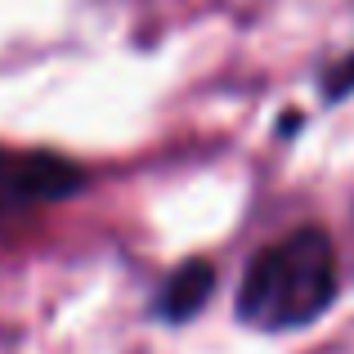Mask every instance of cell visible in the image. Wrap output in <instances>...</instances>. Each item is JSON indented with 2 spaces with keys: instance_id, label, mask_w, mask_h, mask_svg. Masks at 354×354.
<instances>
[{
  "instance_id": "obj_1",
  "label": "cell",
  "mask_w": 354,
  "mask_h": 354,
  "mask_svg": "<svg viewBox=\"0 0 354 354\" xmlns=\"http://www.w3.org/2000/svg\"><path fill=\"white\" fill-rule=\"evenodd\" d=\"M337 292L341 269L328 229L301 225L251 260L238 287V319L260 332H296L323 319Z\"/></svg>"
},
{
  "instance_id": "obj_2",
  "label": "cell",
  "mask_w": 354,
  "mask_h": 354,
  "mask_svg": "<svg viewBox=\"0 0 354 354\" xmlns=\"http://www.w3.org/2000/svg\"><path fill=\"white\" fill-rule=\"evenodd\" d=\"M86 189V171L59 153L0 144V220L27 216L45 202H63Z\"/></svg>"
},
{
  "instance_id": "obj_3",
  "label": "cell",
  "mask_w": 354,
  "mask_h": 354,
  "mask_svg": "<svg viewBox=\"0 0 354 354\" xmlns=\"http://www.w3.org/2000/svg\"><path fill=\"white\" fill-rule=\"evenodd\" d=\"M211 292H216V265H207V260H184V265L162 283L153 314L162 323H171V328L175 323H189V319H198V314L207 310Z\"/></svg>"
},
{
  "instance_id": "obj_4",
  "label": "cell",
  "mask_w": 354,
  "mask_h": 354,
  "mask_svg": "<svg viewBox=\"0 0 354 354\" xmlns=\"http://www.w3.org/2000/svg\"><path fill=\"white\" fill-rule=\"evenodd\" d=\"M350 95H354V50L323 72V99H328V104H341V99H350Z\"/></svg>"
}]
</instances>
